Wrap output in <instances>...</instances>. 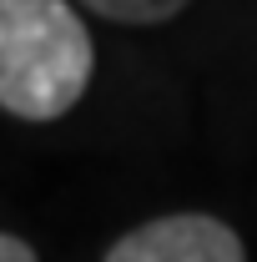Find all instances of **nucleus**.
Instances as JSON below:
<instances>
[{
	"instance_id": "nucleus-1",
	"label": "nucleus",
	"mask_w": 257,
	"mask_h": 262,
	"mask_svg": "<svg viewBox=\"0 0 257 262\" xmlns=\"http://www.w3.org/2000/svg\"><path fill=\"white\" fill-rule=\"evenodd\" d=\"M96 46L66 0H0V111L56 121L86 96Z\"/></svg>"
},
{
	"instance_id": "nucleus-3",
	"label": "nucleus",
	"mask_w": 257,
	"mask_h": 262,
	"mask_svg": "<svg viewBox=\"0 0 257 262\" xmlns=\"http://www.w3.org/2000/svg\"><path fill=\"white\" fill-rule=\"evenodd\" d=\"M81 5H91L96 15L121 20V26H161V20L182 15L192 0H81Z\"/></svg>"
},
{
	"instance_id": "nucleus-4",
	"label": "nucleus",
	"mask_w": 257,
	"mask_h": 262,
	"mask_svg": "<svg viewBox=\"0 0 257 262\" xmlns=\"http://www.w3.org/2000/svg\"><path fill=\"white\" fill-rule=\"evenodd\" d=\"M0 262H35V247L15 232H0Z\"/></svg>"
},
{
	"instance_id": "nucleus-2",
	"label": "nucleus",
	"mask_w": 257,
	"mask_h": 262,
	"mask_svg": "<svg viewBox=\"0 0 257 262\" xmlns=\"http://www.w3.org/2000/svg\"><path fill=\"white\" fill-rule=\"evenodd\" d=\"M106 262H247V247L222 217L172 212L131 227L116 247H106Z\"/></svg>"
}]
</instances>
